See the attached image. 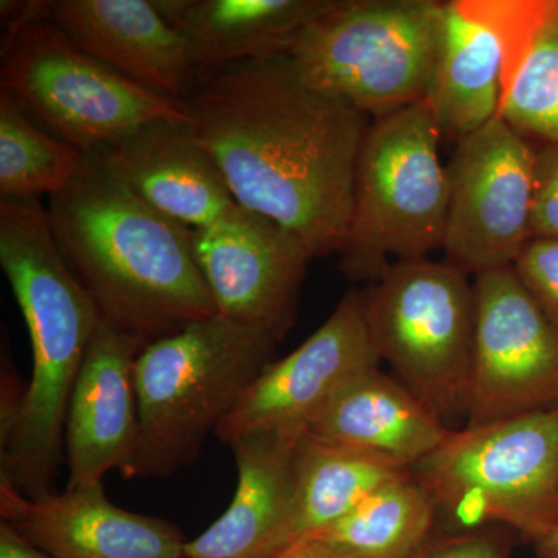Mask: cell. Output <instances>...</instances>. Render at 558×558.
<instances>
[{"instance_id": "1", "label": "cell", "mask_w": 558, "mask_h": 558, "mask_svg": "<svg viewBox=\"0 0 558 558\" xmlns=\"http://www.w3.org/2000/svg\"><path fill=\"white\" fill-rule=\"evenodd\" d=\"M186 105L238 205L292 231L314 259L340 255L365 116L312 87L288 53L201 76Z\"/></svg>"}, {"instance_id": "2", "label": "cell", "mask_w": 558, "mask_h": 558, "mask_svg": "<svg viewBox=\"0 0 558 558\" xmlns=\"http://www.w3.org/2000/svg\"><path fill=\"white\" fill-rule=\"evenodd\" d=\"M47 213L62 258L101 323L142 351L218 315L194 260L191 229L140 199L98 154H84Z\"/></svg>"}, {"instance_id": "3", "label": "cell", "mask_w": 558, "mask_h": 558, "mask_svg": "<svg viewBox=\"0 0 558 558\" xmlns=\"http://www.w3.org/2000/svg\"><path fill=\"white\" fill-rule=\"evenodd\" d=\"M0 264L33 352L24 410L0 450V476L27 497L39 498L53 492L70 396L101 319L62 258L39 199L0 201Z\"/></svg>"}, {"instance_id": "4", "label": "cell", "mask_w": 558, "mask_h": 558, "mask_svg": "<svg viewBox=\"0 0 558 558\" xmlns=\"http://www.w3.org/2000/svg\"><path fill=\"white\" fill-rule=\"evenodd\" d=\"M278 343L270 330L218 314L143 349L138 446L121 475L161 480L191 464L275 362Z\"/></svg>"}, {"instance_id": "5", "label": "cell", "mask_w": 558, "mask_h": 558, "mask_svg": "<svg viewBox=\"0 0 558 558\" xmlns=\"http://www.w3.org/2000/svg\"><path fill=\"white\" fill-rule=\"evenodd\" d=\"M7 11L0 92L44 131L83 154L168 120L193 124L189 105L124 78L84 53L44 13V2H2Z\"/></svg>"}, {"instance_id": "6", "label": "cell", "mask_w": 558, "mask_h": 558, "mask_svg": "<svg viewBox=\"0 0 558 558\" xmlns=\"http://www.w3.org/2000/svg\"><path fill=\"white\" fill-rule=\"evenodd\" d=\"M411 473L435 501L439 531L497 526L535 543L558 521V403L451 429Z\"/></svg>"}, {"instance_id": "7", "label": "cell", "mask_w": 558, "mask_h": 558, "mask_svg": "<svg viewBox=\"0 0 558 558\" xmlns=\"http://www.w3.org/2000/svg\"><path fill=\"white\" fill-rule=\"evenodd\" d=\"M442 140L427 100L369 120L360 148L340 270L369 284L395 260L444 247L450 204Z\"/></svg>"}, {"instance_id": "8", "label": "cell", "mask_w": 558, "mask_h": 558, "mask_svg": "<svg viewBox=\"0 0 558 558\" xmlns=\"http://www.w3.org/2000/svg\"><path fill=\"white\" fill-rule=\"evenodd\" d=\"M444 7L436 0H329L288 54L312 87L379 119L427 100Z\"/></svg>"}, {"instance_id": "9", "label": "cell", "mask_w": 558, "mask_h": 558, "mask_svg": "<svg viewBox=\"0 0 558 558\" xmlns=\"http://www.w3.org/2000/svg\"><path fill=\"white\" fill-rule=\"evenodd\" d=\"M360 293L380 363L447 427L465 425L475 333L469 275L449 260H395Z\"/></svg>"}, {"instance_id": "10", "label": "cell", "mask_w": 558, "mask_h": 558, "mask_svg": "<svg viewBox=\"0 0 558 558\" xmlns=\"http://www.w3.org/2000/svg\"><path fill=\"white\" fill-rule=\"evenodd\" d=\"M444 252L464 274L512 267L531 241L535 149L497 116L457 143Z\"/></svg>"}, {"instance_id": "11", "label": "cell", "mask_w": 558, "mask_h": 558, "mask_svg": "<svg viewBox=\"0 0 558 558\" xmlns=\"http://www.w3.org/2000/svg\"><path fill=\"white\" fill-rule=\"evenodd\" d=\"M475 333L468 422L488 424L558 403V328L512 267L473 279Z\"/></svg>"}, {"instance_id": "12", "label": "cell", "mask_w": 558, "mask_h": 558, "mask_svg": "<svg viewBox=\"0 0 558 558\" xmlns=\"http://www.w3.org/2000/svg\"><path fill=\"white\" fill-rule=\"evenodd\" d=\"M191 248L219 315L279 341L288 336L314 259L296 234L236 204L218 222L191 229Z\"/></svg>"}, {"instance_id": "13", "label": "cell", "mask_w": 558, "mask_h": 558, "mask_svg": "<svg viewBox=\"0 0 558 558\" xmlns=\"http://www.w3.org/2000/svg\"><path fill=\"white\" fill-rule=\"evenodd\" d=\"M380 366L371 340L362 293L349 292L295 351L275 360L216 432L219 442L260 429L306 427L344 384Z\"/></svg>"}, {"instance_id": "14", "label": "cell", "mask_w": 558, "mask_h": 558, "mask_svg": "<svg viewBox=\"0 0 558 558\" xmlns=\"http://www.w3.org/2000/svg\"><path fill=\"white\" fill-rule=\"evenodd\" d=\"M0 521L50 558H185L170 521L113 505L102 483L31 498L0 476Z\"/></svg>"}, {"instance_id": "15", "label": "cell", "mask_w": 558, "mask_h": 558, "mask_svg": "<svg viewBox=\"0 0 558 558\" xmlns=\"http://www.w3.org/2000/svg\"><path fill=\"white\" fill-rule=\"evenodd\" d=\"M142 348L100 323L69 400L64 425L69 483L81 488L102 483L106 473L134 457L140 438L135 360Z\"/></svg>"}, {"instance_id": "16", "label": "cell", "mask_w": 558, "mask_h": 558, "mask_svg": "<svg viewBox=\"0 0 558 558\" xmlns=\"http://www.w3.org/2000/svg\"><path fill=\"white\" fill-rule=\"evenodd\" d=\"M44 13L80 50L146 89L186 102L197 84L189 44L154 0H51Z\"/></svg>"}, {"instance_id": "17", "label": "cell", "mask_w": 558, "mask_h": 558, "mask_svg": "<svg viewBox=\"0 0 558 558\" xmlns=\"http://www.w3.org/2000/svg\"><path fill=\"white\" fill-rule=\"evenodd\" d=\"M97 154L140 199L189 229L211 226L236 205L189 123L153 121Z\"/></svg>"}, {"instance_id": "18", "label": "cell", "mask_w": 558, "mask_h": 558, "mask_svg": "<svg viewBox=\"0 0 558 558\" xmlns=\"http://www.w3.org/2000/svg\"><path fill=\"white\" fill-rule=\"evenodd\" d=\"M306 427L248 433L230 444L238 484L229 509L185 545V558H270L284 545L292 459Z\"/></svg>"}, {"instance_id": "19", "label": "cell", "mask_w": 558, "mask_h": 558, "mask_svg": "<svg viewBox=\"0 0 558 558\" xmlns=\"http://www.w3.org/2000/svg\"><path fill=\"white\" fill-rule=\"evenodd\" d=\"M306 428L319 438L409 469L438 449L451 433L435 411L380 366L352 377Z\"/></svg>"}, {"instance_id": "20", "label": "cell", "mask_w": 558, "mask_h": 558, "mask_svg": "<svg viewBox=\"0 0 558 558\" xmlns=\"http://www.w3.org/2000/svg\"><path fill=\"white\" fill-rule=\"evenodd\" d=\"M329 0H154L189 44L197 80L216 70L288 53Z\"/></svg>"}, {"instance_id": "21", "label": "cell", "mask_w": 558, "mask_h": 558, "mask_svg": "<svg viewBox=\"0 0 558 558\" xmlns=\"http://www.w3.org/2000/svg\"><path fill=\"white\" fill-rule=\"evenodd\" d=\"M505 54L497 33L461 0L444 7L438 60L427 101L442 137L458 143L498 116Z\"/></svg>"}, {"instance_id": "22", "label": "cell", "mask_w": 558, "mask_h": 558, "mask_svg": "<svg viewBox=\"0 0 558 558\" xmlns=\"http://www.w3.org/2000/svg\"><path fill=\"white\" fill-rule=\"evenodd\" d=\"M410 473L398 462L304 428L293 450L292 498L282 548L337 523L371 494Z\"/></svg>"}, {"instance_id": "23", "label": "cell", "mask_w": 558, "mask_h": 558, "mask_svg": "<svg viewBox=\"0 0 558 558\" xmlns=\"http://www.w3.org/2000/svg\"><path fill=\"white\" fill-rule=\"evenodd\" d=\"M436 526L435 501L410 473L380 487L343 519L311 537L359 558H414Z\"/></svg>"}, {"instance_id": "24", "label": "cell", "mask_w": 558, "mask_h": 558, "mask_svg": "<svg viewBox=\"0 0 558 558\" xmlns=\"http://www.w3.org/2000/svg\"><path fill=\"white\" fill-rule=\"evenodd\" d=\"M83 157L0 92V201H40L61 193L75 179Z\"/></svg>"}, {"instance_id": "25", "label": "cell", "mask_w": 558, "mask_h": 558, "mask_svg": "<svg viewBox=\"0 0 558 558\" xmlns=\"http://www.w3.org/2000/svg\"><path fill=\"white\" fill-rule=\"evenodd\" d=\"M498 116L524 138L558 143V0L502 95Z\"/></svg>"}, {"instance_id": "26", "label": "cell", "mask_w": 558, "mask_h": 558, "mask_svg": "<svg viewBox=\"0 0 558 558\" xmlns=\"http://www.w3.org/2000/svg\"><path fill=\"white\" fill-rule=\"evenodd\" d=\"M473 16L497 33L505 54L502 95L553 14L556 0H461Z\"/></svg>"}, {"instance_id": "27", "label": "cell", "mask_w": 558, "mask_h": 558, "mask_svg": "<svg viewBox=\"0 0 558 558\" xmlns=\"http://www.w3.org/2000/svg\"><path fill=\"white\" fill-rule=\"evenodd\" d=\"M513 270L558 328V240L529 241Z\"/></svg>"}, {"instance_id": "28", "label": "cell", "mask_w": 558, "mask_h": 558, "mask_svg": "<svg viewBox=\"0 0 558 558\" xmlns=\"http://www.w3.org/2000/svg\"><path fill=\"white\" fill-rule=\"evenodd\" d=\"M513 539L505 527L439 531L414 558H509Z\"/></svg>"}, {"instance_id": "29", "label": "cell", "mask_w": 558, "mask_h": 558, "mask_svg": "<svg viewBox=\"0 0 558 558\" xmlns=\"http://www.w3.org/2000/svg\"><path fill=\"white\" fill-rule=\"evenodd\" d=\"M532 240H558V143L535 149Z\"/></svg>"}, {"instance_id": "30", "label": "cell", "mask_w": 558, "mask_h": 558, "mask_svg": "<svg viewBox=\"0 0 558 558\" xmlns=\"http://www.w3.org/2000/svg\"><path fill=\"white\" fill-rule=\"evenodd\" d=\"M3 348V344H2ZM28 385H22L10 352L2 351V399H0V450L10 442L22 416Z\"/></svg>"}, {"instance_id": "31", "label": "cell", "mask_w": 558, "mask_h": 558, "mask_svg": "<svg viewBox=\"0 0 558 558\" xmlns=\"http://www.w3.org/2000/svg\"><path fill=\"white\" fill-rule=\"evenodd\" d=\"M270 558H359L347 550L325 542V539L306 537L296 539Z\"/></svg>"}, {"instance_id": "32", "label": "cell", "mask_w": 558, "mask_h": 558, "mask_svg": "<svg viewBox=\"0 0 558 558\" xmlns=\"http://www.w3.org/2000/svg\"><path fill=\"white\" fill-rule=\"evenodd\" d=\"M0 558H50L17 534L5 521H0Z\"/></svg>"}, {"instance_id": "33", "label": "cell", "mask_w": 558, "mask_h": 558, "mask_svg": "<svg viewBox=\"0 0 558 558\" xmlns=\"http://www.w3.org/2000/svg\"><path fill=\"white\" fill-rule=\"evenodd\" d=\"M532 545L538 558H558V521Z\"/></svg>"}]
</instances>
